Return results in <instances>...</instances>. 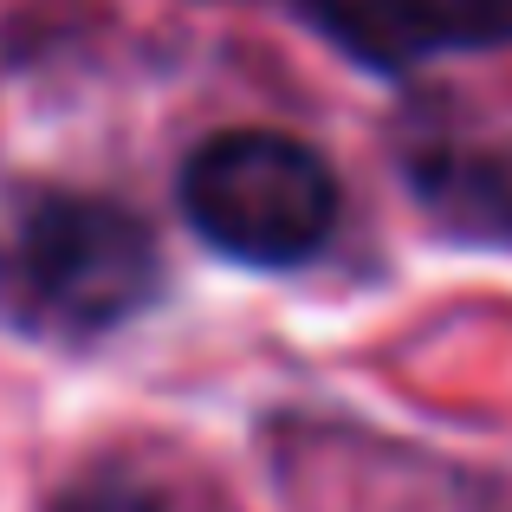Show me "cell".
<instances>
[{"label": "cell", "mask_w": 512, "mask_h": 512, "mask_svg": "<svg viewBox=\"0 0 512 512\" xmlns=\"http://www.w3.org/2000/svg\"><path fill=\"white\" fill-rule=\"evenodd\" d=\"M163 286V253L137 208L104 195H33L0 234V305L33 338H104Z\"/></svg>", "instance_id": "cell-1"}, {"label": "cell", "mask_w": 512, "mask_h": 512, "mask_svg": "<svg viewBox=\"0 0 512 512\" xmlns=\"http://www.w3.org/2000/svg\"><path fill=\"white\" fill-rule=\"evenodd\" d=\"M52 512H163V493L143 487L130 467H91L72 487H59Z\"/></svg>", "instance_id": "cell-5"}, {"label": "cell", "mask_w": 512, "mask_h": 512, "mask_svg": "<svg viewBox=\"0 0 512 512\" xmlns=\"http://www.w3.org/2000/svg\"><path fill=\"white\" fill-rule=\"evenodd\" d=\"M182 214L227 260L299 266L338 227V175L286 130H221L188 156Z\"/></svg>", "instance_id": "cell-2"}, {"label": "cell", "mask_w": 512, "mask_h": 512, "mask_svg": "<svg viewBox=\"0 0 512 512\" xmlns=\"http://www.w3.org/2000/svg\"><path fill=\"white\" fill-rule=\"evenodd\" d=\"M312 13H325L331 33L376 65L422 46H512V0H325Z\"/></svg>", "instance_id": "cell-3"}, {"label": "cell", "mask_w": 512, "mask_h": 512, "mask_svg": "<svg viewBox=\"0 0 512 512\" xmlns=\"http://www.w3.org/2000/svg\"><path fill=\"white\" fill-rule=\"evenodd\" d=\"M415 175V201L448 234L480 247H512V143H441L428 150Z\"/></svg>", "instance_id": "cell-4"}]
</instances>
